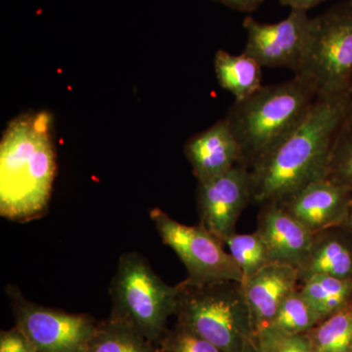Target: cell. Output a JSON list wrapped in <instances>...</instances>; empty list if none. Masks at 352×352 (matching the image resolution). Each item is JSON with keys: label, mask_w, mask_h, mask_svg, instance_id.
I'll use <instances>...</instances> for the list:
<instances>
[{"label": "cell", "mask_w": 352, "mask_h": 352, "mask_svg": "<svg viewBox=\"0 0 352 352\" xmlns=\"http://www.w3.org/2000/svg\"><path fill=\"white\" fill-rule=\"evenodd\" d=\"M351 113L352 90L319 94L298 126L250 170L252 201L281 203L325 177L333 141Z\"/></svg>", "instance_id": "1"}, {"label": "cell", "mask_w": 352, "mask_h": 352, "mask_svg": "<svg viewBox=\"0 0 352 352\" xmlns=\"http://www.w3.org/2000/svg\"><path fill=\"white\" fill-rule=\"evenodd\" d=\"M55 173L50 116L25 113L14 119L0 143V214L21 222L41 217Z\"/></svg>", "instance_id": "2"}, {"label": "cell", "mask_w": 352, "mask_h": 352, "mask_svg": "<svg viewBox=\"0 0 352 352\" xmlns=\"http://www.w3.org/2000/svg\"><path fill=\"white\" fill-rule=\"evenodd\" d=\"M318 96L309 76L263 85L244 100L235 101L226 117L250 170L303 119Z\"/></svg>", "instance_id": "3"}, {"label": "cell", "mask_w": 352, "mask_h": 352, "mask_svg": "<svg viewBox=\"0 0 352 352\" xmlns=\"http://www.w3.org/2000/svg\"><path fill=\"white\" fill-rule=\"evenodd\" d=\"M175 316L177 325L196 333L219 352H242L254 339L251 310L241 282L206 285L180 282Z\"/></svg>", "instance_id": "4"}, {"label": "cell", "mask_w": 352, "mask_h": 352, "mask_svg": "<svg viewBox=\"0 0 352 352\" xmlns=\"http://www.w3.org/2000/svg\"><path fill=\"white\" fill-rule=\"evenodd\" d=\"M182 285L170 286L155 272L144 256L136 252L122 254L110 286V318L131 326L157 344L175 314Z\"/></svg>", "instance_id": "5"}, {"label": "cell", "mask_w": 352, "mask_h": 352, "mask_svg": "<svg viewBox=\"0 0 352 352\" xmlns=\"http://www.w3.org/2000/svg\"><path fill=\"white\" fill-rule=\"evenodd\" d=\"M296 75L309 76L319 94L352 90V3L333 7L312 18L307 58Z\"/></svg>", "instance_id": "6"}, {"label": "cell", "mask_w": 352, "mask_h": 352, "mask_svg": "<svg viewBox=\"0 0 352 352\" xmlns=\"http://www.w3.org/2000/svg\"><path fill=\"white\" fill-rule=\"evenodd\" d=\"M150 217L164 245L170 247L186 267L185 281L206 285L233 280L243 283V274L223 243L201 224L186 226L171 219L161 208L150 210Z\"/></svg>", "instance_id": "7"}, {"label": "cell", "mask_w": 352, "mask_h": 352, "mask_svg": "<svg viewBox=\"0 0 352 352\" xmlns=\"http://www.w3.org/2000/svg\"><path fill=\"white\" fill-rule=\"evenodd\" d=\"M6 294L18 326L38 352H85L98 322L89 314H69L27 300L17 287Z\"/></svg>", "instance_id": "8"}, {"label": "cell", "mask_w": 352, "mask_h": 352, "mask_svg": "<svg viewBox=\"0 0 352 352\" xmlns=\"http://www.w3.org/2000/svg\"><path fill=\"white\" fill-rule=\"evenodd\" d=\"M245 54L261 67L287 68L298 74L307 58L312 32V18L307 11L292 10L286 19L264 24L247 16Z\"/></svg>", "instance_id": "9"}, {"label": "cell", "mask_w": 352, "mask_h": 352, "mask_svg": "<svg viewBox=\"0 0 352 352\" xmlns=\"http://www.w3.org/2000/svg\"><path fill=\"white\" fill-rule=\"evenodd\" d=\"M251 201V173L244 164H238L223 175L198 182L200 224L223 244L236 233L238 219Z\"/></svg>", "instance_id": "10"}, {"label": "cell", "mask_w": 352, "mask_h": 352, "mask_svg": "<svg viewBox=\"0 0 352 352\" xmlns=\"http://www.w3.org/2000/svg\"><path fill=\"white\" fill-rule=\"evenodd\" d=\"M352 204L351 193L323 177L278 203L311 233L344 226Z\"/></svg>", "instance_id": "11"}, {"label": "cell", "mask_w": 352, "mask_h": 352, "mask_svg": "<svg viewBox=\"0 0 352 352\" xmlns=\"http://www.w3.org/2000/svg\"><path fill=\"white\" fill-rule=\"evenodd\" d=\"M256 232L267 247L272 263L300 270L307 261L314 233L278 204L263 206Z\"/></svg>", "instance_id": "12"}, {"label": "cell", "mask_w": 352, "mask_h": 352, "mask_svg": "<svg viewBox=\"0 0 352 352\" xmlns=\"http://www.w3.org/2000/svg\"><path fill=\"white\" fill-rule=\"evenodd\" d=\"M300 271L288 264L272 263L243 283L251 310L254 335L267 327L288 296L300 289Z\"/></svg>", "instance_id": "13"}, {"label": "cell", "mask_w": 352, "mask_h": 352, "mask_svg": "<svg viewBox=\"0 0 352 352\" xmlns=\"http://www.w3.org/2000/svg\"><path fill=\"white\" fill-rule=\"evenodd\" d=\"M184 154L198 182L223 175L241 164L239 144L226 118L190 138Z\"/></svg>", "instance_id": "14"}, {"label": "cell", "mask_w": 352, "mask_h": 352, "mask_svg": "<svg viewBox=\"0 0 352 352\" xmlns=\"http://www.w3.org/2000/svg\"><path fill=\"white\" fill-rule=\"evenodd\" d=\"M300 271V281L312 275L352 279V232L346 226L314 234L307 261Z\"/></svg>", "instance_id": "15"}, {"label": "cell", "mask_w": 352, "mask_h": 352, "mask_svg": "<svg viewBox=\"0 0 352 352\" xmlns=\"http://www.w3.org/2000/svg\"><path fill=\"white\" fill-rule=\"evenodd\" d=\"M263 67L251 56L233 55L219 50L214 56V72L220 87L235 97V101L244 100L263 87Z\"/></svg>", "instance_id": "16"}, {"label": "cell", "mask_w": 352, "mask_h": 352, "mask_svg": "<svg viewBox=\"0 0 352 352\" xmlns=\"http://www.w3.org/2000/svg\"><path fill=\"white\" fill-rule=\"evenodd\" d=\"M300 289L322 319L352 305V279L312 275L300 281Z\"/></svg>", "instance_id": "17"}, {"label": "cell", "mask_w": 352, "mask_h": 352, "mask_svg": "<svg viewBox=\"0 0 352 352\" xmlns=\"http://www.w3.org/2000/svg\"><path fill=\"white\" fill-rule=\"evenodd\" d=\"M85 352H159L154 342L122 322L109 317L98 322Z\"/></svg>", "instance_id": "18"}, {"label": "cell", "mask_w": 352, "mask_h": 352, "mask_svg": "<svg viewBox=\"0 0 352 352\" xmlns=\"http://www.w3.org/2000/svg\"><path fill=\"white\" fill-rule=\"evenodd\" d=\"M307 335L317 352H352V305L326 317Z\"/></svg>", "instance_id": "19"}, {"label": "cell", "mask_w": 352, "mask_h": 352, "mask_svg": "<svg viewBox=\"0 0 352 352\" xmlns=\"http://www.w3.org/2000/svg\"><path fill=\"white\" fill-rule=\"evenodd\" d=\"M322 320L320 314L298 289L285 300L267 327L291 335H300L309 332Z\"/></svg>", "instance_id": "20"}, {"label": "cell", "mask_w": 352, "mask_h": 352, "mask_svg": "<svg viewBox=\"0 0 352 352\" xmlns=\"http://www.w3.org/2000/svg\"><path fill=\"white\" fill-rule=\"evenodd\" d=\"M243 274V283L272 263L270 252L258 232L233 234L224 242ZM242 283V284H243Z\"/></svg>", "instance_id": "21"}, {"label": "cell", "mask_w": 352, "mask_h": 352, "mask_svg": "<svg viewBox=\"0 0 352 352\" xmlns=\"http://www.w3.org/2000/svg\"><path fill=\"white\" fill-rule=\"evenodd\" d=\"M325 177L346 188L352 197V113L333 141Z\"/></svg>", "instance_id": "22"}, {"label": "cell", "mask_w": 352, "mask_h": 352, "mask_svg": "<svg viewBox=\"0 0 352 352\" xmlns=\"http://www.w3.org/2000/svg\"><path fill=\"white\" fill-rule=\"evenodd\" d=\"M261 352H317L307 333L291 335L264 327L254 335Z\"/></svg>", "instance_id": "23"}, {"label": "cell", "mask_w": 352, "mask_h": 352, "mask_svg": "<svg viewBox=\"0 0 352 352\" xmlns=\"http://www.w3.org/2000/svg\"><path fill=\"white\" fill-rule=\"evenodd\" d=\"M157 346L159 352H219L207 340L177 324L166 331Z\"/></svg>", "instance_id": "24"}, {"label": "cell", "mask_w": 352, "mask_h": 352, "mask_svg": "<svg viewBox=\"0 0 352 352\" xmlns=\"http://www.w3.org/2000/svg\"><path fill=\"white\" fill-rule=\"evenodd\" d=\"M0 352H38L34 342L18 326L0 332Z\"/></svg>", "instance_id": "25"}, {"label": "cell", "mask_w": 352, "mask_h": 352, "mask_svg": "<svg viewBox=\"0 0 352 352\" xmlns=\"http://www.w3.org/2000/svg\"><path fill=\"white\" fill-rule=\"evenodd\" d=\"M214 1L219 2L233 10L250 13L258 8L264 0H214Z\"/></svg>", "instance_id": "26"}, {"label": "cell", "mask_w": 352, "mask_h": 352, "mask_svg": "<svg viewBox=\"0 0 352 352\" xmlns=\"http://www.w3.org/2000/svg\"><path fill=\"white\" fill-rule=\"evenodd\" d=\"M285 6L291 7L292 10L307 11L319 6L325 0H279Z\"/></svg>", "instance_id": "27"}, {"label": "cell", "mask_w": 352, "mask_h": 352, "mask_svg": "<svg viewBox=\"0 0 352 352\" xmlns=\"http://www.w3.org/2000/svg\"><path fill=\"white\" fill-rule=\"evenodd\" d=\"M242 352H261V349H258V344H256V340L252 339L248 340L245 342L244 349Z\"/></svg>", "instance_id": "28"}, {"label": "cell", "mask_w": 352, "mask_h": 352, "mask_svg": "<svg viewBox=\"0 0 352 352\" xmlns=\"http://www.w3.org/2000/svg\"><path fill=\"white\" fill-rule=\"evenodd\" d=\"M352 232V204L351 210H349V217H347L346 224H344Z\"/></svg>", "instance_id": "29"}, {"label": "cell", "mask_w": 352, "mask_h": 352, "mask_svg": "<svg viewBox=\"0 0 352 352\" xmlns=\"http://www.w3.org/2000/svg\"><path fill=\"white\" fill-rule=\"evenodd\" d=\"M351 3H352V0H351Z\"/></svg>", "instance_id": "30"}]
</instances>
